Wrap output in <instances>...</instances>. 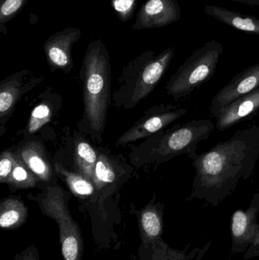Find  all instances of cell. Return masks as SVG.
<instances>
[{"label": "cell", "instance_id": "obj_1", "mask_svg": "<svg viewBox=\"0 0 259 260\" xmlns=\"http://www.w3.org/2000/svg\"><path fill=\"white\" fill-rule=\"evenodd\" d=\"M259 157V126L240 129L228 141L198 154L189 201L198 199L219 206L231 197L240 180L251 177Z\"/></svg>", "mask_w": 259, "mask_h": 260}, {"label": "cell", "instance_id": "obj_2", "mask_svg": "<svg viewBox=\"0 0 259 260\" xmlns=\"http://www.w3.org/2000/svg\"><path fill=\"white\" fill-rule=\"evenodd\" d=\"M214 128L215 125L209 120H193L165 128L133 148L131 162L135 166L160 165L182 154L195 160L198 145L208 139Z\"/></svg>", "mask_w": 259, "mask_h": 260}, {"label": "cell", "instance_id": "obj_3", "mask_svg": "<svg viewBox=\"0 0 259 260\" xmlns=\"http://www.w3.org/2000/svg\"><path fill=\"white\" fill-rule=\"evenodd\" d=\"M82 79L84 123L91 137L100 140L110 103V67L106 58L99 53H91L84 64Z\"/></svg>", "mask_w": 259, "mask_h": 260}, {"label": "cell", "instance_id": "obj_4", "mask_svg": "<svg viewBox=\"0 0 259 260\" xmlns=\"http://www.w3.org/2000/svg\"><path fill=\"white\" fill-rule=\"evenodd\" d=\"M164 206L154 197L142 209L132 206L131 212L135 215L140 235L138 260H199L208 250L196 248L192 253L171 248L163 239Z\"/></svg>", "mask_w": 259, "mask_h": 260}, {"label": "cell", "instance_id": "obj_5", "mask_svg": "<svg viewBox=\"0 0 259 260\" xmlns=\"http://www.w3.org/2000/svg\"><path fill=\"white\" fill-rule=\"evenodd\" d=\"M173 55V48H168L143 65L135 64L126 69L113 94L116 106L131 109L147 97L164 77Z\"/></svg>", "mask_w": 259, "mask_h": 260}, {"label": "cell", "instance_id": "obj_6", "mask_svg": "<svg viewBox=\"0 0 259 260\" xmlns=\"http://www.w3.org/2000/svg\"><path fill=\"white\" fill-rule=\"evenodd\" d=\"M35 201L42 213L57 224L62 259L83 260V238L79 224L70 213L68 194L57 185L46 184Z\"/></svg>", "mask_w": 259, "mask_h": 260}, {"label": "cell", "instance_id": "obj_7", "mask_svg": "<svg viewBox=\"0 0 259 260\" xmlns=\"http://www.w3.org/2000/svg\"><path fill=\"white\" fill-rule=\"evenodd\" d=\"M223 52L217 41H208L196 50L170 78L166 86L167 94L176 100L182 99L210 80Z\"/></svg>", "mask_w": 259, "mask_h": 260}, {"label": "cell", "instance_id": "obj_8", "mask_svg": "<svg viewBox=\"0 0 259 260\" xmlns=\"http://www.w3.org/2000/svg\"><path fill=\"white\" fill-rule=\"evenodd\" d=\"M187 110L172 105H157L145 111L144 115L133 126L123 133L117 145H128L139 139H147L161 130L165 129L175 120L187 114Z\"/></svg>", "mask_w": 259, "mask_h": 260}, {"label": "cell", "instance_id": "obj_9", "mask_svg": "<svg viewBox=\"0 0 259 260\" xmlns=\"http://www.w3.org/2000/svg\"><path fill=\"white\" fill-rule=\"evenodd\" d=\"M259 192L252 197L250 205L246 210L239 209L231 218V252L245 253L255 242L259 234Z\"/></svg>", "mask_w": 259, "mask_h": 260}, {"label": "cell", "instance_id": "obj_10", "mask_svg": "<svg viewBox=\"0 0 259 260\" xmlns=\"http://www.w3.org/2000/svg\"><path fill=\"white\" fill-rule=\"evenodd\" d=\"M259 88V62L243 70L213 98L210 113L216 118L219 111L236 99Z\"/></svg>", "mask_w": 259, "mask_h": 260}, {"label": "cell", "instance_id": "obj_11", "mask_svg": "<svg viewBox=\"0 0 259 260\" xmlns=\"http://www.w3.org/2000/svg\"><path fill=\"white\" fill-rule=\"evenodd\" d=\"M42 79L30 76L28 72L13 75L4 79L0 85V124H6L21 96L41 82Z\"/></svg>", "mask_w": 259, "mask_h": 260}, {"label": "cell", "instance_id": "obj_12", "mask_svg": "<svg viewBox=\"0 0 259 260\" xmlns=\"http://www.w3.org/2000/svg\"><path fill=\"white\" fill-rule=\"evenodd\" d=\"M259 113V88L224 107L216 117V129L225 130Z\"/></svg>", "mask_w": 259, "mask_h": 260}, {"label": "cell", "instance_id": "obj_13", "mask_svg": "<svg viewBox=\"0 0 259 260\" xmlns=\"http://www.w3.org/2000/svg\"><path fill=\"white\" fill-rule=\"evenodd\" d=\"M14 153L41 183L50 184L53 171L42 143L35 140L26 141Z\"/></svg>", "mask_w": 259, "mask_h": 260}, {"label": "cell", "instance_id": "obj_14", "mask_svg": "<svg viewBox=\"0 0 259 260\" xmlns=\"http://www.w3.org/2000/svg\"><path fill=\"white\" fill-rule=\"evenodd\" d=\"M204 12L220 22L242 31L259 35V18L214 5L204 8Z\"/></svg>", "mask_w": 259, "mask_h": 260}, {"label": "cell", "instance_id": "obj_15", "mask_svg": "<svg viewBox=\"0 0 259 260\" xmlns=\"http://www.w3.org/2000/svg\"><path fill=\"white\" fill-rule=\"evenodd\" d=\"M27 208L24 202L16 197H9L0 203V227L15 230L25 224Z\"/></svg>", "mask_w": 259, "mask_h": 260}, {"label": "cell", "instance_id": "obj_16", "mask_svg": "<svg viewBox=\"0 0 259 260\" xmlns=\"http://www.w3.org/2000/svg\"><path fill=\"white\" fill-rule=\"evenodd\" d=\"M98 152L88 142L79 140L75 147L74 165L76 172L93 182Z\"/></svg>", "mask_w": 259, "mask_h": 260}, {"label": "cell", "instance_id": "obj_17", "mask_svg": "<svg viewBox=\"0 0 259 260\" xmlns=\"http://www.w3.org/2000/svg\"><path fill=\"white\" fill-rule=\"evenodd\" d=\"M40 183L41 181L17 157L15 167L9 177L7 185L15 189H28L36 187Z\"/></svg>", "mask_w": 259, "mask_h": 260}, {"label": "cell", "instance_id": "obj_18", "mask_svg": "<svg viewBox=\"0 0 259 260\" xmlns=\"http://www.w3.org/2000/svg\"><path fill=\"white\" fill-rule=\"evenodd\" d=\"M53 115V107L48 101L38 104L30 114L28 123L25 129V136L34 134L44 125L50 121Z\"/></svg>", "mask_w": 259, "mask_h": 260}, {"label": "cell", "instance_id": "obj_19", "mask_svg": "<svg viewBox=\"0 0 259 260\" xmlns=\"http://www.w3.org/2000/svg\"><path fill=\"white\" fill-rule=\"evenodd\" d=\"M17 157L15 153L4 151L0 156V183L8 184L9 177L13 171Z\"/></svg>", "mask_w": 259, "mask_h": 260}, {"label": "cell", "instance_id": "obj_20", "mask_svg": "<svg viewBox=\"0 0 259 260\" xmlns=\"http://www.w3.org/2000/svg\"><path fill=\"white\" fill-rule=\"evenodd\" d=\"M12 260H41L39 251L35 244H31L17 253Z\"/></svg>", "mask_w": 259, "mask_h": 260}, {"label": "cell", "instance_id": "obj_21", "mask_svg": "<svg viewBox=\"0 0 259 260\" xmlns=\"http://www.w3.org/2000/svg\"><path fill=\"white\" fill-rule=\"evenodd\" d=\"M22 3V0H6L1 8L2 15L5 16L12 15L16 12Z\"/></svg>", "mask_w": 259, "mask_h": 260}, {"label": "cell", "instance_id": "obj_22", "mask_svg": "<svg viewBox=\"0 0 259 260\" xmlns=\"http://www.w3.org/2000/svg\"><path fill=\"white\" fill-rule=\"evenodd\" d=\"M259 256V234L255 239V242L249 247V248L245 252L244 257L245 259H253V258L257 257Z\"/></svg>", "mask_w": 259, "mask_h": 260}, {"label": "cell", "instance_id": "obj_23", "mask_svg": "<svg viewBox=\"0 0 259 260\" xmlns=\"http://www.w3.org/2000/svg\"><path fill=\"white\" fill-rule=\"evenodd\" d=\"M134 0H115L114 8L118 12H126L133 4Z\"/></svg>", "mask_w": 259, "mask_h": 260}, {"label": "cell", "instance_id": "obj_24", "mask_svg": "<svg viewBox=\"0 0 259 260\" xmlns=\"http://www.w3.org/2000/svg\"><path fill=\"white\" fill-rule=\"evenodd\" d=\"M235 3H243L250 6H259V0H231Z\"/></svg>", "mask_w": 259, "mask_h": 260}]
</instances>
